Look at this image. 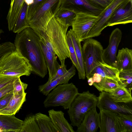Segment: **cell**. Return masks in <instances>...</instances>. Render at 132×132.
Masks as SVG:
<instances>
[{"mask_svg": "<svg viewBox=\"0 0 132 132\" xmlns=\"http://www.w3.org/2000/svg\"><path fill=\"white\" fill-rule=\"evenodd\" d=\"M117 113L121 119L126 132H132V114Z\"/></svg>", "mask_w": 132, "mask_h": 132, "instance_id": "d590c367", "label": "cell"}, {"mask_svg": "<svg viewBox=\"0 0 132 132\" xmlns=\"http://www.w3.org/2000/svg\"><path fill=\"white\" fill-rule=\"evenodd\" d=\"M126 0H113L99 16L100 18L89 31L87 38L99 36L102 31L108 26V20L115 10L121 4Z\"/></svg>", "mask_w": 132, "mask_h": 132, "instance_id": "7c38bea8", "label": "cell"}, {"mask_svg": "<svg viewBox=\"0 0 132 132\" xmlns=\"http://www.w3.org/2000/svg\"><path fill=\"white\" fill-rule=\"evenodd\" d=\"M43 1L44 0H34L33 3L31 5L28 6L26 15L28 21L40 7Z\"/></svg>", "mask_w": 132, "mask_h": 132, "instance_id": "e575fe53", "label": "cell"}, {"mask_svg": "<svg viewBox=\"0 0 132 132\" xmlns=\"http://www.w3.org/2000/svg\"><path fill=\"white\" fill-rule=\"evenodd\" d=\"M122 32L118 28L112 32L110 36L109 45L103 49V58L104 62L108 65L117 68L116 53L118 45L122 38Z\"/></svg>", "mask_w": 132, "mask_h": 132, "instance_id": "8fae6325", "label": "cell"}, {"mask_svg": "<svg viewBox=\"0 0 132 132\" xmlns=\"http://www.w3.org/2000/svg\"><path fill=\"white\" fill-rule=\"evenodd\" d=\"M93 85L100 92H111L117 87L123 86L118 81L111 79L102 78L99 83L94 82Z\"/></svg>", "mask_w": 132, "mask_h": 132, "instance_id": "83f0119b", "label": "cell"}, {"mask_svg": "<svg viewBox=\"0 0 132 132\" xmlns=\"http://www.w3.org/2000/svg\"><path fill=\"white\" fill-rule=\"evenodd\" d=\"M49 116L59 132H75L72 126L64 117V113L61 111L53 109L48 111Z\"/></svg>", "mask_w": 132, "mask_h": 132, "instance_id": "e0dca14e", "label": "cell"}, {"mask_svg": "<svg viewBox=\"0 0 132 132\" xmlns=\"http://www.w3.org/2000/svg\"><path fill=\"white\" fill-rule=\"evenodd\" d=\"M97 98L96 106L100 110L104 109L117 113L132 114L131 106L115 102L110 98L107 92H101Z\"/></svg>", "mask_w": 132, "mask_h": 132, "instance_id": "5bb4252c", "label": "cell"}, {"mask_svg": "<svg viewBox=\"0 0 132 132\" xmlns=\"http://www.w3.org/2000/svg\"><path fill=\"white\" fill-rule=\"evenodd\" d=\"M20 132H40L35 114H30L25 118Z\"/></svg>", "mask_w": 132, "mask_h": 132, "instance_id": "f1b7e54d", "label": "cell"}, {"mask_svg": "<svg viewBox=\"0 0 132 132\" xmlns=\"http://www.w3.org/2000/svg\"><path fill=\"white\" fill-rule=\"evenodd\" d=\"M41 38L30 27L17 34L14 44L15 50L29 61L32 72L44 78L48 69L41 46Z\"/></svg>", "mask_w": 132, "mask_h": 132, "instance_id": "6da1fadb", "label": "cell"}, {"mask_svg": "<svg viewBox=\"0 0 132 132\" xmlns=\"http://www.w3.org/2000/svg\"><path fill=\"white\" fill-rule=\"evenodd\" d=\"M61 0H44L39 9L28 21L30 27L40 37L45 32L47 25L59 9Z\"/></svg>", "mask_w": 132, "mask_h": 132, "instance_id": "3957f363", "label": "cell"}, {"mask_svg": "<svg viewBox=\"0 0 132 132\" xmlns=\"http://www.w3.org/2000/svg\"><path fill=\"white\" fill-rule=\"evenodd\" d=\"M32 70L28 61L16 50L0 60V75L29 76Z\"/></svg>", "mask_w": 132, "mask_h": 132, "instance_id": "277c9868", "label": "cell"}, {"mask_svg": "<svg viewBox=\"0 0 132 132\" xmlns=\"http://www.w3.org/2000/svg\"><path fill=\"white\" fill-rule=\"evenodd\" d=\"M16 77L0 75V89L13 82Z\"/></svg>", "mask_w": 132, "mask_h": 132, "instance_id": "74e56055", "label": "cell"}, {"mask_svg": "<svg viewBox=\"0 0 132 132\" xmlns=\"http://www.w3.org/2000/svg\"><path fill=\"white\" fill-rule=\"evenodd\" d=\"M117 68L119 71L132 70V50L127 48L119 50L117 56Z\"/></svg>", "mask_w": 132, "mask_h": 132, "instance_id": "d6986e66", "label": "cell"}, {"mask_svg": "<svg viewBox=\"0 0 132 132\" xmlns=\"http://www.w3.org/2000/svg\"><path fill=\"white\" fill-rule=\"evenodd\" d=\"M119 71L117 68L109 65L104 63L94 69L90 74V77L94 73H97L102 78L111 79L118 81L122 85L119 78Z\"/></svg>", "mask_w": 132, "mask_h": 132, "instance_id": "603a6c76", "label": "cell"}, {"mask_svg": "<svg viewBox=\"0 0 132 132\" xmlns=\"http://www.w3.org/2000/svg\"><path fill=\"white\" fill-rule=\"evenodd\" d=\"M95 106L85 114L78 128L77 132H96L99 127V116Z\"/></svg>", "mask_w": 132, "mask_h": 132, "instance_id": "9a60e30c", "label": "cell"}, {"mask_svg": "<svg viewBox=\"0 0 132 132\" xmlns=\"http://www.w3.org/2000/svg\"><path fill=\"white\" fill-rule=\"evenodd\" d=\"M69 27L68 24L54 17L49 22L45 31L60 62L70 57L66 40Z\"/></svg>", "mask_w": 132, "mask_h": 132, "instance_id": "7a4b0ae2", "label": "cell"}, {"mask_svg": "<svg viewBox=\"0 0 132 132\" xmlns=\"http://www.w3.org/2000/svg\"><path fill=\"white\" fill-rule=\"evenodd\" d=\"M107 93L110 98L116 102L125 104L132 103L131 93L123 86H120L112 92Z\"/></svg>", "mask_w": 132, "mask_h": 132, "instance_id": "cb8c5ba5", "label": "cell"}, {"mask_svg": "<svg viewBox=\"0 0 132 132\" xmlns=\"http://www.w3.org/2000/svg\"><path fill=\"white\" fill-rule=\"evenodd\" d=\"M132 22V1L127 0L114 11L108 22V26Z\"/></svg>", "mask_w": 132, "mask_h": 132, "instance_id": "4fadbf2b", "label": "cell"}, {"mask_svg": "<svg viewBox=\"0 0 132 132\" xmlns=\"http://www.w3.org/2000/svg\"><path fill=\"white\" fill-rule=\"evenodd\" d=\"M65 62V61H63L61 62V65L59 64L55 75L49 81H52L61 77L67 72L68 70L67 69Z\"/></svg>", "mask_w": 132, "mask_h": 132, "instance_id": "8d00e7d4", "label": "cell"}, {"mask_svg": "<svg viewBox=\"0 0 132 132\" xmlns=\"http://www.w3.org/2000/svg\"><path fill=\"white\" fill-rule=\"evenodd\" d=\"M40 38L41 46L48 71L49 77L48 81H50L55 75L59 64L57 61L56 54L48 51L43 40Z\"/></svg>", "mask_w": 132, "mask_h": 132, "instance_id": "ffe728a7", "label": "cell"}, {"mask_svg": "<svg viewBox=\"0 0 132 132\" xmlns=\"http://www.w3.org/2000/svg\"><path fill=\"white\" fill-rule=\"evenodd\" d=\"M99 127L100 132H126L119 114L104 109H100Z\"/></svg>", "mask_w": 132, "mask_h": 132, "instance_id": "9c48e42d", "label": "cell"}, {"mask_svg": "<svg viewBox=\"0 0 132 132\" xmlns=\"http://www.w3.org/2000/svg\"><path fill=\"white\" fill-rule=\"evenodd\" d=\"M26 94L25 92L21 95H14L13 94L6 106L0 110V114L15 115L26 101Z\"/></svg>", "mask_w": 132, "mask_h": 132, "instance_id": "44dd1931", "label": "cell"}, {"mask_svg": "<svg viewBox=\"0 0 132 132\" xmlns=\"http://www.w3.org/2000/svg\"><path fill=\"white\" fill-rule=\"evenodd\" d=\"M119 78L122 85L131 93L132 89V70L119 71Z\"/></svg>", "mask_w": 132, "mask_h": 132, "instance_id": "4dcf8cb0", "label": "cell"}, {"mask_svg": "<svg viewBox=\"0 0 132 132\" xmlns=\"http://www.w3.org/2000/svg\"><path fill=\"white\" fill-rule=\"evenodd\" d=\"M34 0H24V2H25L29 6L31 5L33 2Z\"/></svg>", "mask_w": 132, "mask_h": 132, "instance_id": "f6af8a7d", "label": "cell"}, {"mask_svg": "<svg viewBox=\"0 0 132 132\" xmlns=\"http://www.w3.org/2000/svg\"><path fill=\"white\" fill-rule=\"evenodd\" d=\"M100 18L99 16L87 13H76L71 29L79 42L87 38L89 31Z\"/></svg>", "mask_w": 132, "mask_h": 132, "instance_id": "ba28073f", "label": "cell"}, {"mask_svg": "<svg viewBox=\"0 0 132 132\" xmlns=\"http://www.w3.org/2000/svg\"><path fill=\"white\" fill-rule=\"evenodd\" d=\"M105 8L91 0H61L59 9L70 10L76 13L82 12L99 16Z\"/></svg>", "mask_w": 132, "mask_h": 132, "instance_id": "30bf717a", "label": "cell"}, {"mask_svg": "<svg viewBox=\"0 0 132 132\" xmlns=\"http://www.w3.org/2000/svg\"><path fill=\"white\" fill-rule=\"evenodd\" d=\"M66 40L69 51V58L71 61L72 64L75 65L77 70H78L79 69V64L71 39L70 30L67 32Z\"/></svg>", "mask_w": 132, "mask_h": 132, "instance_id": "1f68e13d", "label": "cell"}, {"mask_svg": "<svg viewBox=\"0 0 132 132\" xmlns=\"http://www.w3.org/2000/svg\"><path fill=\"white\" fill-rule=\"evenodd\" d=\"M3 32V30H2L0 29V39H1L0 36H1V34ZM1 44H0V46H1Z\"/></svg>", "mask_w": 132, "mask_h": 132, "instance_id": "bcb514c9", "label": "cell"}, {"mask_svg": "<svg viewBox=\"0 0 132 132\" xmlns=\"http://www.w3.org/2000/svg\"><path fill=\"white\" fill-rule=\"evenodd\" d=\"M13 82L0 89V99L6 94L13 92Z\"/></svg>", "mask_w": 132, "mask_h": 132, "instance_id": "ab89813d", "label": "cell"}, {"mask_svg": "<svg viewBox=\"0 0 132 132\" xmlns=\"http://www.w3.org/2000/svg\"><path fill=\"white\" fill-rule=\"evenodd\" d=\"M35 116L40 132H59L49 116L40 112Z\"/></svg>", "mask_w": 132, "mask_h": 132, "instance_id": "4316f807", "label": "cell"}, {"mask_svg": "<svg viewBox=\"0 0 132 132\" xmlns=\"http://www.w3.org/2000/svg\"><path fill=\"white\" fill-rule=\"evenodd\" d=\"M40 38L43 40L48 51L53 53L55 54L50 39L45 32Z\"/></svg>", "mask_w": 132, "mask_h": 132, "instance_id": "f35d334b", "label": "cell"}, {"mask_svg": "<svg viewBox=\"0 0 132 132\" xmlns=\"http://www.w3.org/2000/svg\"><path fill=\"white\" fill-rule=\"evenodd\" d=\"M93 2L100 6L105 8L109 6L113 0H91Z\"/></svg>", "mask_w": 132, "mask_h": 132, "instance_id": "b9f144b4", "label": "cell"}, {"mask_svg": "<svg viewBox=\"0 0 132 132\" xmlns=\"http://www.w3.org/2000/svg\"><path fill=\"white\" fill-rule=\"evenodd\" d=\"M28 5L23 3L18 14L12 30L13 32L19 33L25 29L30 27L26 18Z\"/></svg>", "mask_w": 132, "mask_h": 132, "instance_id": "484cf974", "label": "cell"}, {"mask_svg": "<svg viewBox=\"0 0 132 132\" xmlns=\"http://www.w3.org/2000/svg\"><path fill=\"white\" fill-rule=\"evenodd\" d=\"M28 84L22 82L20 77H17L13 82V94L14 95H21L25 93Z\"/></svg>", "mask_w": 132, "mask_h": 132, "instance_id": "d6a6232c", "label": "cell"}, {"mask_svg": "<svg viewBox=\"0 0 132 132\" xmlns=\"http://www.w3.org/2000/svg\"><path fill=\"white\" fill-rule=\"evenodd\" d=\"M24 0H11L9 10L7 16L8 28L12 31L20 10Z\"/></svg>", "mask_w": 132, "mask_h": 132, "instance_id": "d4e9b609", "label": "cell"}, {"mask_svg": "<svg viewBox=\"0 0 132 132\" xmlns=\"http://www.w3.org/2000/svg\"><path fill=\"white\" fill-rule=\"evenodd\" d=\"M103 50L101 43L95 39L89 38L84 41L82 51L86 77L87 79L95 68L105 63L103 58Z\"/></svg>", "mask_w": 132, "mask_h": 132, "instance_id": "52a82bcc", "label": "cell"}, {"mask_svg": "<svg viewBox=\"0 0 132 132\" xmlns=\"http://www.w3.org/2000/svg\"><path fill=\"white\" fill-rule=\"evenodd\" d=\"M13 95V92L9 93L0 99V110L6 106Z\"/></svg>", "mask_w": 132, "mask_h": 132, "instance_id": "60d3db41", "label": "cell"}, {"mask_svg": "<svg viewBox=\"0 0 132 132\" xmlns=\"http://www.w3.org/2000/svg\"><path fill=\"white\" fill-rule=\"evenodd\" d=\"M15 50L14 44L11 42H6L1 43L0 46V60Z\"/></svg>", "mask_w": 132, "mask_h": 132, "instance_id": "836d02e7", "label": "cell"}, {"mask_svg": "<svg viewBox=\"0 0 132 132\" xmlns=\"http://www.w3.org/2000/svg\"><path fill=\"white\" fill-rule=\"evenodd\" d=\"M23 121L15 115L0 114V130L2 132H20Z\"/></svg>", "mask_w": 132, "mask_h": 132, "instance_id": "ac0fdd59", "label": "cell"}, {"mask_svg": "<svg viewBox=\"0 0 132 132\" xmlns=\"http://www.w3.org/2000/svg\"><path fill=\"white\" fill-rule=\"evenodd\" d=\"M79 93L78 88L72 82L59 85L47 95L43 104L46 108L62 106L68 109Z\"/></svg>", "mask_w": 132, "mask_h": 132, "instance_id": "8992f818", "label": "cell"}, {"mask_svg": "<svg viewBox=\"0 0 132 132\" xmlns=\"http://www.w3.org/2000/svg\"><path fill=\"white\" fill-rule=\"evenodd\" d=\"M76 13L68 10L59 9L54 17L69 26H71L76 17Z\"/></svg>", "mask_w": 132, "mask_h": 132, "instance_id": "f546056e", "label": "cell"}, {"mask_svg": "<svg viewBox=\"0 0 132 132\" xmlns=\"http://www.w3.org/2000/svg\"><path fill=\"white\" fill-rule=\"evenodd\" d=\"M92 77L94 82L96 83L100 82L102 78V77L100 75L96 73L93 74Z\"/></svg>", "mask_w": 132, "mask_h": 132, "instance_id": "7bdbcfd3", "label": "cell"}, {"mask_svg": "<svg viewBox=\"0 0 132 132\" xmlns=\"http://www.w3.org/2000/svg\"><path fill=\"white\" fill-rule=\"evenodd\" d=\"M70 30L79 64V69L77 70L79 78L80 79H84L86 73L81 42L77 39L72 29H70Z\"/></svg>", "mask_w": 132, "mask_h": 132, "instance_id": "7402d4cb", "label": "cell"}, {"mask_svg": "<svg viewBox=\"0 0 132 132\" xmlns=\"http://www.w3.org/2000/svg\"><path fill=\"white\" fill-rule=\"evenodd\" d=\"M88 82L89 85L91 86L93 85L94 83L92 77H90L88 79Z\"/></svg>", "mask_w": 132, "mask_h": 132, "instance_id": "ee69618b", "label": "cell"}, {"mask_svg": "<svg viewBox=\"0 0 132 132\" xmlns=\"http://www.w3.org/2000/svg\"><path fill=\"white\" fill-rule=\"evenodd\" d=\"M75 67L72 64L71 68L66 73L61 77L50 81H47L45 84L38 87L39 92L46 96L57 85L68 83L69 80L76 74Z\"/></svg>", "mask_w": 132, "mask_h": 132, "instance_id": "2e32d148", "label": "cell"}, {"mask_svg": "<svg viewBox=\"0 0 132 132\" xmlns=\"http://www.w3.org/2000/svg\"><path fill=\"white\" fill-rule=\"evenodd\" d=\"M97 97L89 91L78 93L71 103L68 111L71 125L78 127L86 113L96 106Z\"/></svg>", "mask_w": 132, "mask_h": 132, "instance_id": "5b68a950", "label": "cell"}]
</instances>
